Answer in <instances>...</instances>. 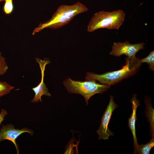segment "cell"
<instances>
[{
    "instance_id": "obj_2",
    "label": "cell",
    "mask_w": 154,
    "mask_h": 154,
    "mask_svg": "<svg viewBox=\"0 0 154 154\" xmlns=\"http://www.w3.org/2000/svg\"><path fill=\"white\" fill-rule=\"evenodd\" d=\"M125 59V64L120 69L100 74L87 72L85 76L86 80H94L101 84L111 86L135 75L142 64L139 59L136 57L131 58L126 57Z\"/></svg>"
},
{
    "instance_id": "obj_4",
    "label": "cell",
    "mask_w": 154,
    "mask_h": 154,
    "mask_svg": "<svg viewBox=\"0 0 154 154\" xmlns=\"http://www.w3.org/2000/svg\"><path fill=\"white\" fill-rule=\"evenodd\" d=\"M68 92L81 95L85 99L87 105L90 98L96 94H102L110 88L111 86L99 84L94 80H86L85 81L74 80L69 77L63 82Z\"/></svg>"
},
{
    "instance_id": "obj_14",
    "label": "cell",
    "mask_w": 154,
    "mask_h": 154,
    "mask_svg": "<svg viewBox=\"0 0 154 154\" xmlns=\"http://www.w3.org/2000/svg\"><path fill=\"white\" fill-rule=\"evenodd\" d=\"M4 1L5 4L3 7V11L7 15L11 13L13 9V0H0V2Z\"/></svg>"
},
{
    "instance_id": "obj_17",
    "label": "cell",
    "mask_w": 154,
    "mask_h": 154,
    "mask_svg": "<svg viewBox=\"0 0 154 154\" xmlns=\"http://www.w3.org/2000/svg\"></svg>"
},
{
    "instance_id": "obj_5",
    "label": "cell",
    "mask_w": 154,
    "mask_h": 154,
    "mask_svg": "<svg viewBox=\"0 0 154 154\" xmlns=\"http://www.w3.org/2000/svg\"><path fill=\"white\" fill-rule=\"evenodd\" d=\"M145 43L132 44L128 41L124 42H114L112 46V50L110 54L116 57L123 55L131 58L136 57V53L141 50L144 49Z\"/></svg>"
},
{
    "instance_id": "obj_7",
    "label": "cell",
    "mask_w": 154,
    "mask_h": 154,
    "mask_svg": "<svg viewBox=\"0 0 154 154\" xmlns=\"http://www.w3.org/2000/svg\"><path fill=\"white\" fill-rule=\"evenodd\" d=\"M24 133H28L32 135L33 131L26 128H23L21 129H16L14 126L11 124L2 125L0 130V142L5 140L11 141L15 146L17 154H19V149L16 140L19 136Z\"/></svg>"
},
{
    "instance_id": "obj_3",
    "label": "cell",
    "mask_w": 154,
    "mask_h": 154,
    "mask_svg": "<svg viewBox=\"0 0 154 154\" xmlns=\"http://www.w3.org/2000/svg\"><path fill=\"white\" fill-rule=\"evenodd\" d=\"M125 13L121 10L112 12L99 11L95 13L87 25V30L91 32L101 28L118 30L125 19Z\"/></svg>"
},
{
    "instance_id": "obj_9",
    "label": "cell",
    "mask_w": 154,
    "mask_h": 154,
    "mask_svg": "<svg viewBox=\"0 0 154 154\" xmlns=\"http://www.w3.org/2000/svg\"><path fill=\"white\" fill-rule=\"evenodd\" d=\"M131 102L132 105V112L131 117L129 118L128 126L131 131L133 137V146L136 147L138 144L136 135L135 122L137 119L136 111L138 107L140 105L139 100L137 98V95L134 94Z\"/></svg>"
},
{
    "instance_id": "obj_8",
    "label": "cell",
    "mask_w": 154,
    "mask_h": 154,
    "mask_svg": "<svg viewBox=\"0 0 154 154\" xmlns=\"http://www.w3.org/2000/svg\"><path fill=\"white\" fill-rule=\"evenodd\" d=\"M35 60L38 63L40 69L41 78L39 84L37 86L32 88L35 94L34 98L31 101V102L33 103L37 102L39 101L42 102L41 97L42 95L48 96H51L44 82L45 67L47 64L49 63V61L47 60H42L38 58H36Z\"/></svg>"
},
{
    "instance_id": "obj_1",
    "label": "cell",
    "mask_w": 154,
    "mask_h": 154,
    "mask_svg": "<svg viewBox=\"0 0 154 154\" xmlns=\"http://www.w3.org/2000/svg\"><path fill=\"white\" fill-rule=\"evenodd\" d=\"M88 8L79 1L71 5H60L52 17L48 21L40 23L33 31V35L44 29H56L70 23L78 15L86 12Z\"/></svg>"
},
{
    "instance_id": "obj_15",
    "label": "cell",
    "mask_w": 154,
    "mask_h": 154,
    "mask_svg": "<svg viewBox=\"0 0 154 154\" xmlns=\"http://www.w3.org/2000/svg\"><path fill=\"white\" fill-rule=\"evenodd\" d=\"M8 68L5 58L0 52V76L4 75L7 72Z\"/></svg>"
},
{
    "instance_id": "obj_10",
    "label": "cell",
    "mask_w": 154,
    "mask_h": 154,
    "mask_svg": "<svg viewBox=\"0 0 154 154\" xmlns=\"http://www.w3.org/2000/svg\"><path fill=\"white\" fill-rule=\"evenodd\" d=\"M144 101L146 106L145 115L150 124L152 137H154V110L152 107L150 101L147 96L145 97Z\"/></svg>"
},
{
    "instance_id": "obj_13",
    "label": "cell",
    "mask_w": 154,
    "mask_h": 154,
    "mask_svg": "<svg viewBox=\"0 0 154 154\" xmlns=\"http://www.w3.org/2000/svg\"><path fill=\"white\" fill-rule=\"evenodd\" d=\"M14 88L6 82L0 81V97L8 94Z\"/></svg>"
},
{
    "instance_id": "obj_12",
    "label": "cell",
    "mask_w": 154,
    "mask_h": 154,
    "mask_svg": "<svg viewBox=\"0 0 154 154\" xmlns=\"http://www.w3.org/2000/svg\"><path fill=\"white\" fill-rule=\"evenodd\" d=\"M140 62L142 63H146L149 66V68L152 71L154 70V51L151 52L146 57L142 59H139Z\"/></svg>"
},
{
    "instance_id": "obj_11",
    "label": "cell",
    "mask_w": 154,
    "mask_h": 154,
    "mask_svg": "<svg viewBox=\"0 0 154 154\" xmlns=\"http://www.w3.org/2000/svg\"><path fill=\"white\" fill-rule=\"evenodd\" d=\"M154 146V137H152L151 140L145 144L138 145L134 147V154H149L152 148Z\"/></svg>"
},
{
    "instance_id": "obj_16",
    "label": "cell",
    "mask_w": 154,
    "mask_h": 154,
    "mask_svg": "<svg viewBox=\"0 0 154 154\" xmlns=\"http://www.w3.org/2000/svg\"><path fill=\"white\" fill-rule=\"evenodd\" d=\"M8 114L7 111L4 109L1 110L0 113V126L2 122L5 120L4 118Z\"/></svg>"
},
{
    "instance_id": "obj_6",
    "label": "cell",
    "mask_w": 154,
    "mask_h": 154,
    "mask_svg": "<svg viewBox=\"0 0 154 154\" xmlns=\"http://www.w3.org/2000/svg\"><path fill=\"white\" fill-rule=\"evenodd\" d=\"M117 107V105L114 102L113 96H111L109 104L102 117L100 127L96 131L99 139H108L110 136L114 135L108 126L113 111Z\"/></svg>"
}]
</instances>
